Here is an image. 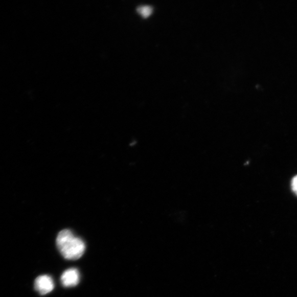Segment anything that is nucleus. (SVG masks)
<instances>
[{"mask_svg": "<svg viewBox=\"0 0 297 297\" xmlns=\"http://www.w3.org/2000/svg\"><path fill=\"white\" fill-rule=\"evenodd\" d=\"M56 244L61 255L68 260H77L82 257L85 244L80 238L76 237L69 230H64L58 235Z\"/></svg>", "mask_w": 297, "mask_h": 297, "instance_id": "f257e3e1", "label": "nucleus"}, {"mask_svg": "<svg viewBox=\"0 0 297 297\" xmlns=\"http://www.w3.org/2000/svg\"><path fill=\"white\" fill-rule=\"evenodd\" d=\"M34 286L36 291L41 295H45L53 290L55 285L52 278L48 275H42L35 280Z\"/></svg>", "mask_w": 297, "mask_h": 297, "instance_id": "f03ea898", "label": "nucleus"}, {"mask_svg": "<svg viewBox=\"0 0 297 297\" xmlns=\"http://www.w3.org/2000/svg\"><path fill=\"white\" fill-rule=\"evenodd\" d=\"M80 280V275L75 268H71L65 271L62 275L61 281L62 285L66 287L77 286Z\"/></svg>", "mask_w": 297, "mask_h": 297, "instance_id": "7ed1b4c3", "label": "nucleus"}, {"mask_svg": "<svg viewBox=\"0 0 297 297\" xmlns=\"http://www.w3.org/2000/svg\"><path fill=\"white\" fill-rule=\"evenodd\" d=\"M153 7L148 5L141 6L137 8V11L144 18L150 16L153 12Z\"/></svg>", "mask_w": 297, "mask_h": 297, "instance_id": "20e7f679", "label": "nucleus"}, {"mask_svg": "<svg viewBox=\"0 0 297 297\" xmlns=\"http://www.w3.org/2000/svg\"><path fill=\"white\" fill-rule=\"evenodd\" d=\"M292 186L293 191L297 195V176L293 179Z\"/></svg>", "mask_w": 297, "mask_h": 297, "instance_id": "39448f33", "label": "nucleus"}]
</instances>
